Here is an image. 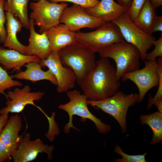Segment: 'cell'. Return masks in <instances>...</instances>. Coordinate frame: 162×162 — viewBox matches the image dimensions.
Returning a JSON list of instances; mask_svg holds the SVG:
<instances>
[{"label":"cell","instance_id":"cell-1","mask_svg":"<svg viewBox=\"0 0 162 162\" xmlns=\"http://www.w3.org/2000/svg\"><path fill=\"white\" fill-rule=\"evenodd\" d=\"M87 98L98 100L112 95L120 86L116 69L108 58H101L79 85Z\"/></svg>","mask_w":162,"mask_h":162},{"label":"cell","instance_id":"cell-2","mask_svg":"<svg viewBox=\"0 0 162 162\" xmlns=\"http://www.w3.org/2000/svg\"><path fill=\"white\" fill-rule=\"evenodd\" d=\"M58 52L62 64L70 68L74 72L79 85L96 66L95 53L77 41Z\"/></svg>","mask_w":162,"mask_h":162},{"label":"cell","instance_id":"cell-3","mask_svg":"<svg viewBox=\"0 0 162 162\" xmlns=\"http://www.w3.org/2000/svg\"><path fill=\"white\" fill-rule=\"evenodd\" d=\"M101 58L113 59L116 65V74L120 81L124 74L140 69L141 55L138 49L125 40L117 42L98 52Z\"/></svg>","mask_w":162,"mask_h":162},{"label":"cell","instance_id":"cell-4","mask_svg":"<svg viewBox=\"0 0 162 162\" xmlns=\"http://www.w3.org/2000/svg\"><path fill=\"white\" fill-rule=\"evenodd\" d=\"M144 64L142 68L125 73L121 78L123 81H131L136 85L140 103L152 88L158 86V89H162V57H159L157 61H146Z\"/></svg>","mask_w":162,"mask_h":162},{"label":"cell","instance_id":"cell-5","mask_svg":"<svg viewBox=\"0 0 162 162\" xmlns=\"http://www.w3.org/2000/svg\"><path fill=\"white\" fill-rule=\"evenodd\" d=\"M67 95L69 99V101L61 104L58 107L59 109L65 111L69 116V121L64 127V133H69L72 128L76 129L73 124V116L75 115L81 117L83 120L88 119L92 121L100 133L106 134L110 131V125L103 123L89 111L87 103L88 99L84 94H82L78 90H74L68 91Z\"/></svg>","mask_w":162,"mask_h":162},{"label":"cell","instance_id":"cell-6","mask_svg":"<svg viewBox=\"0 0 162 162\" xmlns=\"http://www.w3.org/2000/svg\"><path fill=\"white\" fill-rule=\"evenodd\" d=\"M138 94H126L117 91L112 96L98 100H87V103L93 107L100 110L111 116L119 124L122 132L127 130L126 117L129 108L138 102Z\"/></svg>","mask_w":162,"mask_h":162},{"label":"cell","instance_id":"cell-7","mask_svg":"<svg viewBox=\"0 0 162 162\" xmlns=\"http://www.w3.org/2000/svg\"><path fill=\"white\" fill-rule=\"evenodd\" d=\"M76 40L94 53L113 43L124 40L118 27L112 22H105L95 31L75 33Z\"/></svg>","mask_w":162,"mask_h":162},{"label":"cell","instance_id":"cell-8","mask_svg":"<svg viewBox=\"0 0 162 162\" xmlns=\"http://www.w3.org/2000/svg\"><path fill=\"white\" fill-rule=\"evenodd\" d=\"M119 28L125 41L135 46L141 55V59L146 60L148 50L153 45L155 38L137 27L126 12L112 22Z\"/></svg>","mask_w":162,"mask_h":162},{"label":"cell","instance_id":"cell-9","mask_svg":"<svg viewBox=\"0 0 162 162\" xmlns=\"http://www.w3.org/2000/svg\"><path fill=\"white\" fill-rule=\"evenodd\" d=\"M68 4L40 0L32 2L30 7L32 10L30 16L33 19L34 25L40 27L39 32L42 33L50 28L60 23L62 13Z\"/></svg>","mask_w":162,"mask_h":162},{"label":"cell","instance_id":"cell-10","mask_svg":"<svg viewBox=\"0 0 162 162\" xmlns=\"http://www.w3.org/2000/svg\"><path fill=\"white\" fill-rule=\"evenodd\" d=\"M21 116L16 114L8 118L0 134V162L9 161L17 150L22 135Z\"/></svg>","mask_w":162,"mask_h":162},{"label":"cell","instance_id":"cell-11","mask_svg":"<svg viewBox=\"0 0 162 162\" xmlns=\"http://www.w3.org/2000/svg\"><path fill=\"white\" fill-rule=\"evenodd\" d=\"M59 22L74 32L82 28H98L105 23L101 19L89 14L85 8L74 4L65 8Z\"/></svg>","mask_w":162,"mask_h":162},{"label":"cell","instance_id":"cell-12","mask_svg":"<svg viewBox=\"0 0 162 162\" xmlns=\"http://www.w3.org/2000/svg\"><path fill=\"white\" fill-rule=\"evenodd\" d=\"M40 64L42 66L47 67L55 76L58 93L67 92L74 87L76 82L75 74L70 68L62 64L58 52L51 51L46 59L41 60Z\"/></svg>","mask_w":162,"mask_h":162},{"label":"cell","instance_id":"cell-13","mask_svg":"<svg viewBox=\"0 0 162 162\" xmlns=\"http://www.w3.org/2000/svg\"><path fill=\"white\" fill-rule=\"evenodd\" d=\"M31 136L28 133L22 135L17 150L12 157L13 162L32 161L36 159L39 154L43 153L47 154L48 160L52 159L54 146L44 144L39 138L31 140Z\"/></svg>","mask_w":162,"mask_h":162},{"label":"cell","instance_id":"cell-14","mask_svg":"<svg viewBox=\"0 0 162 162\" xmlns=\"http://www.w3.org/2000/svg\"><path fill=\"white\" fill-rule=\"evenodd\" d=\"M44 94L43 92H31L28 85L21 88H16L13 91L9 90L7 94L6 106L0 110V115L8 114L10 112L19 113L28 104L36 106L34 101L40 100Z\"/></svg>","mask_w":162,"mask_h":162},{"label":"cell","instance_id":"cell-15","mask_svg":"<svg viewBox=\"0 0 162 162\" xmlns=\"http://www.w3.org/2000/svg\"><path fill=\"white\" fill-rule=\"evenodd\" d=\"M29 20V43L26 46V55H35L41 60L45 59L51 52L49 40L45 32L38 34L35 31L34 20Z\"/></svg>","mask_w":162,"mask_h":162},{"label":"cell","instance_id":"cell-16","mask_svg":"<svg viewBox=\"0 0 162 162\" xmlns=\"http://www.w3.org/2000/svg\"><path fill=\"white\" fill-rule=\"evenodd\" d=\"M49 40L51 51L58 52L76 41L75 33L65 25L60 23L44 32Z\"/></svg>","mask_w":162,"mask_h":162},{"label":"cell","instance_id":"cell-17","mask_svg":"<svg viewBox=\"0 0 162 162\" xmlns=\"http://www.w3.org/2000/svg\"><path fill=\"white\" fill-rule=\"evenodd\" d=\"M40 59L35 55L22 54L12 49H6L0 46V64L5 70H20L27 63L34 62L40 63Z\"/></svg>","mask_w":162,"mask_h":162},{"label":"cell","instance_id":"cell-18","mask_svg":"<svg viewBox=\"0 0 162 162\" xmlns=\"http://www.w3.org/2000/svg\"><path fill=\"white\" fill-rule=\"evenodd\" d=\"M85 9L89 14L105 22H112L127 10L113 0H101L96 6Z\"/></svg>","mask_w":162,"mask_h":162},{"label":"cell","instance_id":"cell-19","mask_svg":"<svg viewBox=\"0 0 162 162\" xmlns=\"http://www.w3.org/2000/svg\"><path fill=\"white\" fill-rule=\"evenodd\" d=\"M5 13L7 35L4 46L26 55V46L21 44L16 36L17 33L21 31L22 24L18 19L15 17L13 13L9 11H6Z\"/></svg>","mask_w":162,"mask_h":162},{"label":"cell","instance_id":"cell-20","mask_svg":"<svg viewBox=\"0 0 162 162\" xmlns=\"http://www.w3.org/2000/svg\"><path fill=\"white\" fill-rule=\"evenodd\" d=\"M24 66L26 68L25 71L12 75L11 77L13 79L28 80L32 82L47 80L57 86V80L53 74L49 70L46 71L42 70V66L40 63L32 62L27 63Z\"/></svg>","mask_w":162,"mask_h":162},{"label":"cell","instance_id":"cell-21","mask_svg":"<svg viewBox=\"0 0 162 162\" xmlns=\"http://www.w3.org/2000/svg\"><path fill=\"white\" fill-rule=\"evenodd\" d=\"M155 9L147 0L136 17L132 21L134 24L143 32L152 34L153 25L157 15Z\"/></svg>","mask_w":162,"mask_h":162},{"label":"cell","instance_id":"cell-22","mask_svg":"<svg viewBox=\"0 0 162 162\" xmlns=\"http://www.w3.org/2000/svg\"><path fill=\"white\" fill-rule=\"evenodd\" d=\"M142 125H148L152 130L153 134L150 144L154 145L162 141V113L159 111L140 116Z\"/></svg>","mask_w":162,"mask_h":162},{"label":"cell","instance_id":"cell-23","mask_svg":"<svg viewBox=\"0 0 162 162\" xmlns=\"http://www.w3.org/2000/svg\"><path fill=\"white\" fill-rule=\"evenodd\" d=\"M29 0H7L4 4V10L16 15L24 28L29 29L30 20L28 16V5Z\"/></svg>","mask_w":162,"mask_h":162},{"label":"cell","instance_id":"cell-24","mask_svg":"<svg viewBox=\"0 0 162 162\" xmlns=\"http://www.w3.org/2000/svg\"><path fill=\"white\" fill-rule=\"evenodd\" d=\"M22 86L21 82L13 80L6 70L0 66V94L4 95L7 99V94L4 92L5 90L16 86L21 87Z\"/></svg>","mask_w":162,"mask_h":162},{"label":"cell","instance_id":"cell-25","mask_svg":"<svg viewBox=\"0 0 162 162\" xmlns=\"http://www.w3.org/2000/svg\"><path fill=\"white\" fill-rule=\"evenodd\" d=\"M114 152L121 156L122 158L115 159L116 162H146L145 157L147 153L145 152L142 154L129 155L124 153L121 147L116 145L114 149Z\"/></svg>","mask_w":162,"mask_h":162},{"label":"cell","instance_id":"cell-26","mask_svg":"<svg viewBox=\"0 0 162 162\" xmlns=\"http://www.w3.org/2000/svg\"><path fill=\"white\" fill-rule=\"evenodd\" d=\"M148 0H132L130 8L126 13L132 21L136 17L146 2Z\"/></svg>","mask_w":162,"mask_h":162},{"label":"cell","instance_id":"cell-27","mask_svg":"<svg viewBox=\"0 0 162 162\" xmlns=\"http://www.w3.org/2000/svg\"><path fill=\"white\" fill-rule=\"evenodd\" d=\"M155 46L154 50L149 53H147L146 59L147 61L156 60L158 57H162V34L157 40H155L153 43Z\"/></svg>","mask_w":162,"mask_h":162},{"label":"cell","instance_id":"cell-28","mask_svg":"<svg viewBox=\"0 0 162 162\" xmlns=\"http://www.w3.org/2000/svg\"><path fill=\"white\" fill-rule=\"evenodd\" d=\"M5 0H0V43L3 44L6 36V31L4 27L6 18L4 13V4Z\"/></svg>","mask_w":162,"mask_h":162},{"label":"cell","instance_id":"cell-29","mask_svg":"<svg viewBox=\"0 0 162 162\" xmlns=\"http://www.w3.org/2000/svg\"><path fill=\"white\" fill-rule=\"evenodd\" d=\"M50 2L59 3L60 2H70L80 5L85 8L94 7L100 2L99 0H50Z\"/></svg>","mask_w":162,"mask_h":162},{"label":"cell","instance_id":"cell-30","mask_svg":"<svg viewBox=\"0 0 162 162\" xmlns=\"http://www.w3.org/2000/svg\"><path fill=\"white\" fill-rule=\"evenodd\" d=\"M158 31L162 32V16H156L152 26V33Z\"/></svg>","mask_w":162,"mask_h":162},{"label":"cell","instance_id":"cell-31","mask_svg":"<svg viewBox=\"0 0 162 162\" xmlns=\"http://www.w3.org/2000/svg\"><path fill=\"white\" fill-rule=\"evenodd\" d=\"M8 114L0 115V134L8 119Z\"/></svg>","mask_w":162,"mask_h":162},{"label":"cell","instance_id":"cell-32","mask_svg":"<svg viewBox=\"0 0 162 162\" xmlns=\"http://www.w3.org/2000/svg\"><path fill=\"white\" fill-rule=\"evenodd\" d=\"M118 3L127 10L130 8L132 0H117Z\"/></svg>","mask_w":162,"mask_h":162},{"label":"cell","instance_id":"cell-33","mask_svg":"<svg viewBox=\"0 0 162 162\" xmlns=\"http://www.w3.org/2000/svg\"><path fill=\"white\" fill-rule=\"evenodd\" d=\"M149 1L155 9L162 5V0H149Z\"/></svg>","mask_w":162,"mask_h":162},{"label":"cell","instance_id":"cell-34","mask_svg":"<svg viewBox=\"0 0 162 162\" xmlns=\"http://www.w3.org/2000/svg\"><path fill=\"white\" fill-rule=\"evenodd\" d=\"M154 105L157 108L158 111L162 113V99L156 101Z\"/></svg>","mask_w":162,"mask_h":162},{"label":"cell","instance_id":"cell-35","mask_svg":"<svg viewBox=\"0 0 162 162\" xmlns=\"http://www.w3.org/2000/svg\"><path fill=\"white\" fill-rule=\"evenodd\" d=\"M34 1H40V0H33Z\"/></svg>","mask_w":162,"mask_h":162}]
</instances>
